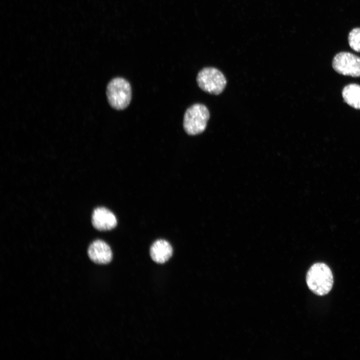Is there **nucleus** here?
<instances>
[{"label": "nucleus", "instance_id": "0eeeda50", "mask_svg": "<svg viewBox=\"0 0 360 360\" xmlns=\"http://www.w3.org/2000/svg\"><path fill=\"white\" fill-rule=\"evenodd\" d=\"M88 254L90 259L98 264H107L112 260L110 246L102 240L94 241L89 246Z\"/></svg>", "mask_w": 360, "mask_h": 360}, {"label": "nucleus", "instance_id": "39448f33", "mask_svg": "<svg viewBox=\"0 0 360 360\" xmlns=\"http://www.w3.org/2000/svg\"><path fill=\"white\" fill-rule=\"evenodd\" d=\"M332 67L341 74L360 76V58L350 52H342L336 54L333 58Z\"/></svg>", "mask_w": 360, "mask_h": 360}, {"label": "nucleus", "instance_id": "1a4fd4ad", "mask_svg": "<svg viewBox=\"0 0 360 360\" xmlns=\"http://www.w3.org/2000/svg\"><path fill=\"white\" fill-rule=\"evenodd\" d=\"M344 101L352 107L360 109V86L351 84L346 86L342 91Z\"/></svg>", "mask_w": 360, "mask_h": 360}, {"label": "nucleus", "instance_id": "423d86ee", "mask_svg": "<svg viewBox=\"0 0 360 360\" xmlns=\"http://www.w3.org/2000/svg\"><path fill=\"white\" fill-rule=\"evenodd\" d=\"M92 222L94 227L98 230H109L116 226L117 220L110 210L104 207H99L94 210Z\"/></svg>", "mask_w": 360, "mask_h": 360}, {"label": "nucleus", "instance_id": "20e7f679", "mask_svg": "<svg viewBox=\"0 0 360 360\" xmlns=\"http://www.w3.org/2000/svg\"><path fill=\"white\" fill-rule=\"evenodd\" d=\"M196 82L202 90L216 95L222 93L226 84L224 74L219 70L212 67L200 70L198 74Z\"/></svg>", "mask_w": 360, "mask_h": 360}, {"label": "nucleus", "instance_id": "6e6552de", "mask_svg": "<svg viewBox=\"0 0 360 360\" xmlns=\"http://www.w3.org/2000/svg\"><path fill=\"white\" fill-rule=\"evenodd\" d=\"M172 254V248L170 244L164 240L154 242L150 248L152 260L156 263L163 264L168 261Z\"/></svg>", "mask_w": 360, "mask_h": 360}, {"label": "nucleus", "instance_id": "f257e3e1", "mask_svg": "<svg viewBox=\"0 0 360 360\" xmlns=\"http://www.w3.org/2000/svg\"><path fill=\"white\" fill-rule=\"evenodd\" d=\"M306 282L312 292L318 296H324L331 290L333 286L332 272L324 263L314 264L307 272Z\"/></svg>", "mask_w": 360, "mask_h": 360}, {"label": "nucleus", "instance_id": "7ed1b4c3", "mask_svg": "<svg viewBox=\"0 0 360 360\" xmlns=\"http://www.w3.org/2000/svg\"><path fill=\"white\" fill-rule=\"evenodd\" d=\"M209 118L207 107L201 104H195L185 112L183 120L184 130L188 135L200 134L205 130Z\"/></svg>", "mask_w": 360, "mask_h": 360}, {"label": "nucleus", "instance_id": "9d476101", "mask_svg": "<svg viewBox=\"0 0 360 360\" xmlns=\"http://www.w3.org/2000/svg\"><path fill=\"white\" fill-rule=\"evenodd\" d=\"M348 44L350 47L354 51L360 52V28L352 29L348 36Z\"/></svg>", "mask_w": 360, "mask_h": 360}, {"label": "nucleus", "instance_id": "f03ea898", "mask_svg": "<svg viewBox=\"0 0 360 360\" xmlns=\"http://www.w3.org/2000/svg\"><path fill=\"white\" fill-rule=\"evenodd\" d=\"M106 94L108 102L112 108L116 110L125 109L132 100L130 84L123 78H115L108 84Z\"/></svg>", "mask_w": 360, "mask_h": 360}]
</instances>
